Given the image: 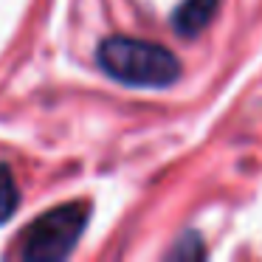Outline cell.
Returning <instances> with one entry per match:
<instances>
[{
  "label": "cell",
  "instance_id": "cell-1",
  "mask_svg": "<svg viewBox=\"0 0 262 262\" xmlns=\"http://www.w3.org/2000/svg\"><path fill=\"white\" fill-rule=\"evenodd\" d=\"M96 62L107 76L133 88H166L181 79V62L169 48L133 37L102 40Z\"/></svg>",
  "mask_w": 262,
  "mask_h": 262
},
{
  "label": "cell",
  "instance_id": "cell-2",
  "mask_svg": "<svg viewBox=\"0 0 262 262\" xmlns=\"http://www.w3.org/2000/svg\"><path fill=\"white\" fill-rule=\"evenodd\" d=\"M88 203H62L40 214L20 237V256L31 262L65 259L88 228Z\"/></svg>",
  "mask_w": 262,
  "mask_h": 262
},
{
  "label": "cell",
  "instance_id": "cell-3",
  "mask_svg": "<svg viewBox=\"0 0 262 262\" xmlns=\"http://www.w3.org/2000/svg\"><path fill=\"white\" fill-rule=\"evenodd\" d=\"M220 0H183L172 12V29L181 37H198L211 23Z\"/></svg>",
  "mask_w": 262,
  "mask_h": 262
},
{
  "label": "cell",
  "instance_id": "cell-4",
  "mask_svg": "<svg viewBox=\"0 0 262 262\" xmlns=\"http://www.w3.org/2000/svg\"><path fill=\"white\" fill-rule=\"evenodd\" d=\"M20 206V189L17 181H14L12 169L6 164H0V223H6L14 217Z\"/></svg>",
  "mask_w": 262,
  "mask_h": 262
},
{
  "label": "cell",
  "instance_id": "cell-5",
  "mask_svg": "<svg viewBox=\"0 0 262 262\" xmlns=\"http://www.w3.org/2000/svg\"><path fill=\"white\" fill-rule=\"evenodd\" d=\"M203 254H206V248H203L198 234H183V237L178 239V245L169 251L172 259H178V256H203Z\"/></svg>",
  "mask_w": 262,
  "mask_h": 262
}]
</instances>
